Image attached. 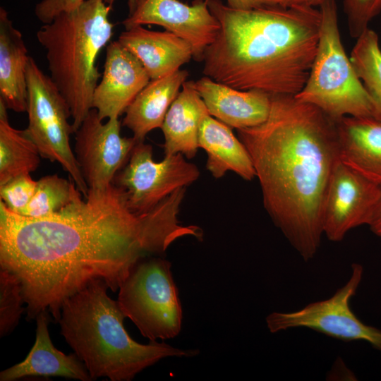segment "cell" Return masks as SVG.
<instances>
[{"mask_svg": "<svg viewBox=\"0 0 381 381\" xmlns=\"http://www.w3.org/2000/svg\"><path fill=\"white\" fill-rule=\"evenodd\" d=\"M145 246L144 214L113 183L49 217L22 216L0 202V267L21 281L28 320L47 310L58 322L64 302L94 279L116 291Z\"/></svg>", "mask_w": 381, "mask_h": 381, "instance_id": "6da1fadb", "label": "cell"}, {"mask_svg": "<svg viewBox=\"0 0 381 381\" xmlns=\"http://www.w3.org/2000/svg\"><path fill=\"white\" fill-rule=\"evenodd\" d=\"M270 98L266 121L236 129L237 136L251 158L265 210L308 261L324 236V200L339 160L335 121L293 95Z\"/></svg>", "mask_w": 381, "mask_h": 381, "instance_id": "7a4b0ae2", "label": "cell"}, {"mask_svg": "<svg viewBox=\"0 0 381 381\" xmlns=\"http://www.w3.org/2000/svg\"><path fill=\"white\" fill-rule=\"evenodd\" d=\"M208 8L220 23L204 53L202 73L240 90L295 96L316 54L321 23L314 7L233 8L221 0Z\"/></svg>", "mask_w": 381, "mask_h": 381, "instance_id": "3957f363", "label": "cell"}, {"mask_svg": "<svg viewBox=\"0 0 381 381\" xmlns=\"http://www.w3.org/2000/svg\"><path fill=\"white\" fill-rule=\"evenodd\" d=\"M108 285L94 279L63 303L60 333L87 370L92 380L130 381L167 357H192L197 349H181L164 342L134 341L123 325L126 318Z\"/></svg>", "mask_w": 381, "mask_h": 381, "instance_id": "277c9868", "label": "cell"}, {"mask_svg": "<svg viewBox=\"0 0 381 381\" xmlns=\"http://www.w3.org/2000/svg\"><path fill=\"white\" fill-rule=\"evenodd\" d=\"M111 6L104 0H85L44 24L36 34L46 52L50 77L70 108L74 133L92 109L102 76L97 60L113 35Z\"/></svg>", "mask_w": 381, "mask_h": 381, "instance_id": "5b68a950", "label": "cell"}, {"mask_svg": "<svg viewBox=\"0 0 381 381\" xmlns=\"http://www.w3.org/2000/svg\"><path fill=\"white\" fill-rule=\"evenodd\" d=\"M319 40L308 78L294 97L313 104L334 120L374 117L373 102L345 52L335 0L320 6Z\"/></svg>", "mask_w": 381, "mask_h": 381, "instance_id": "8992f818", "label": "cell"}, {"mask_svg": "<svg viewBox=\"0 0 381 381\" xmlns=\"http://www.w3.org/2000/svg\"><path fill=\"white\" fill-rule=\"evenodd\" d=\"M171 265L161 258L142 256L119 289L121 311L150 341L171 339L181 331L182 308Z\"/></svg>", "mask_w": 381, "mask_h": 381, "instance_id": "52a82bcc", "label": "cell"}, {"mask_svg": "<svg viewBox=\"0 0 381 381\" xmlns=\"http://www.w3.org/2000/svg\"><path fill=\"white\" fill-rule=\"evenodd\" d=\"M28 126L25 128L41 157L61 165L84 198L88 186L70 145L74 133L71 110L52 81L30 56L26 69Z\"/></svg>", "mask_w": 381, "mask_h": 381, "instance_id": "ba28073f", "label": "cell"}, {"mask_svg": "<svg viewBox=\"0 0 381 381\" xmlns=\"http://www.w3.org/2000/svg\"><path fill=\"white\" fill-rule=\"evenodd\" d=\"M363 274V266L354 263L348 281L331 297L295 311L270 313L266 318L270 332L304 327L344 341H367L381 353V330L363 323L351 308Z\"/></svg>", "mask_w": 381, "mask_h": 381, "instance_id": "9c48e42d", "label": "cell"}, {"mask_svg": "<svg viewBox=\"0 0 381 381\" xmlns=\"http://www.w3.org/2000/svg\"><path fill=\"white\" fill-rule=\"evenodd\" d=\"M200 176L198 167L177 153L155 162L151 145L138 142L113 183L124 193L129 209L147 213L176 190L186 188Z\"/></svg>", "mask_w": 381, "mask_h": 381, "instance_id": "30bf717a", "label": "cell"}, {"mask_svg": "<svg viewBox=\"0 0 381 381\" xmlns=\"http://www.w3.org/2000/svg\"><path fill=\"white\" fill-rule=\"evenodd\" d=\"M119 118L103 123L92 109L75 132L74 154L89 188H104L113 183L138 143L121 135Z\"/></svg>", "mask_w": 381, "mask_h": 381, "instance_id": "8fae6325", "label": "cell"}, {"mask_svg": "<svg viewBox=\"0 0 381 381\" xmlns=\"http://www.w3.org/2000/svg\"><path fill=\"white\" fill-rule=\"evenodd\" d=\"M380 186L339 159L329 179L322 210L323 235L339 242L351 229L370 224Z\"/></svg>", "mask_w": 381, "mask_h": 381, "instance_id": "7c38bea8", "label": "cell"}, {"mask_svg": "<svg viewBox=\"0 0 381 381\" xmlns=\"http://www.w3.org/2000/svg\"><path fill=\"white\" fill-rule=\"evenodd\" d=\"M208 1L193 0L188 5L179 0H144L122 24L125 30L149 24L162 26L191 46L195 61H203L206 48L220 30L219 20L208 8Z\"/></svg>", "mask_w": 381, "mask_h": 381, "instance_id": "4fadbf2b", "label": "cell"}, {"mask_svg": "<svg viewBox=\"0 0 381 381\" xmlns=\"http://www.w3.org/2000/svg\"><path fill=\"white\" fill-rule=\"evenodd\" d=\"M150 80L135 55L118 40L110 42L101 80L94 91L92 109L103 121L119 118Z\"/></svg>", "mask_w": 381, "mask_h": 381, "instance_id": "5bb4252c", "label": "cell"}, {"mask_svg": "<svg viewBox=\"0 0 381 381\" xmlns=\"http://www.w3.org/2000/svg\"><path fill=\"white\" fill-rule=\"evenodd\" d=\"M210 114L236 129L261 124L267 119L270 95L260 90H240L207 76L194 82Z\"/></svg>", "mask_w": 381, "mask_h": 381, "instance_id": "9a60e30c", "label": "cell"}, {"mask_svg": "<svg viewBox=\"0 0 381 381\" xmlns=\"http://www.w3.org/2000/svg\"><path fill=\"white\" fill-rule=\"evenodd\" d=\"M49 314L47 310H44L37 315L33 346L23 361L0 373V381H14L30 376L92 380L85 365L74 352L66 355L53 344L49 332Z\"/></svg>", "mask_w": 381, "mask_h": 381, "instance_id": "2e32d148", "label": "cell"}, {"mask_svg": "<svg viewBox=\"0 0 381 381\" xmlns=\"http://www.w3.org/2000/svg\"><path fill=\"white\" fill-rule=\"evenodd\" d=\"M334 121L339 159L381 186V121L349 116Z\"/></svg>", "mask_w": 381, "mask_h": 381, "instance_id": "e0dca14e", "label": "cell"}, {"mask_svg": "<svg viewBox=\"0 0 381 381\" xmlns=\"http://www.w3.org/2000/svg\"><path fill=\"white\" fill-rule=\"evenodd\" d=\"M118 41L138 58L150 79L169 75L193 58L191 46L167 30L153 31L136 25L122 32Z\"/></svg>", "mask_w": 381, "mask_h": 381, "instance_id": "ac0fdd59", "label": "cell"}, {"mask_svg": "<svg viewBox=\"0 0 381 381\" xmlns=\"http://www.w3.org/2000/svg\"><path fill=\"white\" fill-rule=\"evenodd\" d=\"M210 113L194 87L186 81L171 104L161 127L164 137L165 155L181 153L188 159L198 152L199 131L203 119Z\"/></svg>", "mask_w": 381, "mask_h": 381, "instance_id": "d6986e66", "label": "cell"}, {"mask_svg": "<svg viewBox=\"0 0 381 381\" xmlns=\"http://www.w3.org/2000/svg\"><path fill=\"white\" fill-rule=\"evenodd\" d=\"M188 73L179 69L157 79H151L127 107L122 126L130 129L137 142H143L151 131L162 127L165 116Z\"/></svg>", "mask_w": 381, "mask_h": 381, "instance_id": "ffe728a7", "label": "cell"}, {"mask_svg": "<svg viewBox=\"0 0 381 381\" xmlns=\"http://www.w3.org/2000/svg\"><path fill=\"white\" fill-rule=\"evenodd\" d=\"M23 35L4 8H0V99L8 109L25 112L26 69L30 59Z\"/></svg>", "mask_w": 381, "mask_h": 381, "instance_id": "44dd1931", "label": "cell"}, {"mask_svg": "<svg viewBox=\"0 0 381 381\" xmlns=\"http://www.w3.org/2000/svg\"><path fill=\"white\" fill-rule=\"evenodd\" d=\"M198 145L207 155L206 168L215 179L231 171L246 181L253 180L255 171L244 145L231 128L207 115L201 123Z\"/></svg>", "mask_w": 381, "mask_h": 381, "instance_id": "7402d4cb", "label": "cell"}, {"mask_svg": "<svg viewBox=\"0 0 381 381\" xmlns=\"http://www.w3.org/2000/svg\"><path fill=\"white\" fill-rule=\"evenodd\" d=\"M8 108L0 99V186L35 171L40 151L26 129L18 130L8 121Z\"/></svg>", "mask_w": 381, "mask_h": 381, "instance_id": "603a6c76", "label": "cell"}, {"mask_svg": "<svg viewBox=\"0 0 381 381\" xmlns=\"http://www.w3.org/2000/svg\"><path fill=\"white\" fill-rule=\"evenodd\" d=\"M84 197L75 182L59 176L47 175L37 181L34 195L18 214L31 218H43L61 213Z\"/></svg>", "mask_w": 381, "mask_h": 381, "instance_id": "cb8c5ba5", "label": "cell"}, {"mask_svg": "<svg viewBox=\"0 0 381 381\" xmlns=\"http://www.w3.org/2000/svg\"><path fill=\"white\" fill-rule=\"evenodd\" d=\"M356 40L349 57L373 102L375 118L381 121V48L379 37L368 28Z\"/></svg>", "mask_w": 381, "mask_h": 381, "instance_id": "d4e9b609", "label": "cell"}, {"mask_svg": "<svg viewBox=\"0 0 381 381\" xmlns=\"http://www.w3.org/2000/svg\"><path fill=\"white\" fill-rule=\"evenodd\" d=\"M23 286L11 271L0 270V337L10 334L18 325L25 308Z\"/></svg>", "mask_w": 381, "mask_h": 381, "instance_id": "484cf974", "label": "cell"}, {"mask_svg": "<svg viewBox=\"0 0 381 381\" xmlns=\"http://www.w3.org/2000/svg\"><path fill=\"white\" fill-rule=\"evenodd\" d=\"M37 183L30 174L16 176L0 186L1 201L11 211L20 214L34 195Z\"/></svg>", "mask_w": 381, "mask_h": 381, "instance_id": "4316f807", "label": "cell"}, {"mask_svg": "<svg viewBox=\"0 0 381 381\" xmlns=\"http://www.w3.org/2000/svg\"><path fill=\"white\" fill-rule=\"evenodd\" d=\"M349 32L357 39L381 13V0H343Z\"/></svg>", "mask_w": 381, "mask_h": 381, "instance_id": "83f0119b", "label": "cell"}, {"mask_svg": "<svg viewBox=\"0 0 381 381\" xmlns=\"http://www.w3.org/2000/svg\"><path fill=\"white\" fill-rule=\"evenodd\" d=\"M85 0H42L36 4L35 13L43 24L51 23L59 14L71 11Z\"/></svg>", "mask_w": 381, "mask_h": 381, "instance_id": "f1b7e54d", "label": "cell"}, {"mask_svg": "<svg viewBox=\"0 0 381 381\" xmlns=\"http://www.w3.org/2000/svg\"><path fill=\"white\" fill-rule=\"evenodd\" d=\"M332 0H271L272 5H278L282 7L291 6H306L314 7L320 6L324 3Z\"/></svg>", "mask_w": 381, "mask_h": 381, "instance_id": "f546056e", "label": "cell"}, {"mask_svg": "<svg viewBox=\"0 0 381 381\" xmlns=\"http://www.w3.org/2000/svg\"><path fill=\"white\" fill-rule=\"evenodd\" d=\"M227 5L236 9H249L262 6H272L270 0H226Z\"/></svg>", "mask_w": 381, "mask_h": 381, "instance_id": "4dcf8cb0", "label": "cell"}, {"mask_svg": "<svg viewBox=\"0 0 381 381\" xmlns=\"http://www.w3.org/2000/svg\"><path fill=\"white\" fill-rule=\"evenodd\" d=\"M368 226L374 234L381 238V186L380 197Z\"/></svg>", "mask_w": 381, "mask_h": 381, "instance_id": "1f68e13d", "label": "cell"}, {"mask_svg": "<svg viewBox=\"0 0 381 381\" xmlns=\"http://www.w3.org/2000/svg\"><path fill=\"white\" fill-rule=\"evenodd\" d=\"M105 2L111 6L116 0H104ZM144 0H128L127 5L128 8V16L133 14Z\"/></svg>", "mask_w": 381, "mask_h": 381, "instance_id": "d6a6232c", "label": "cell"}]
</instances>
